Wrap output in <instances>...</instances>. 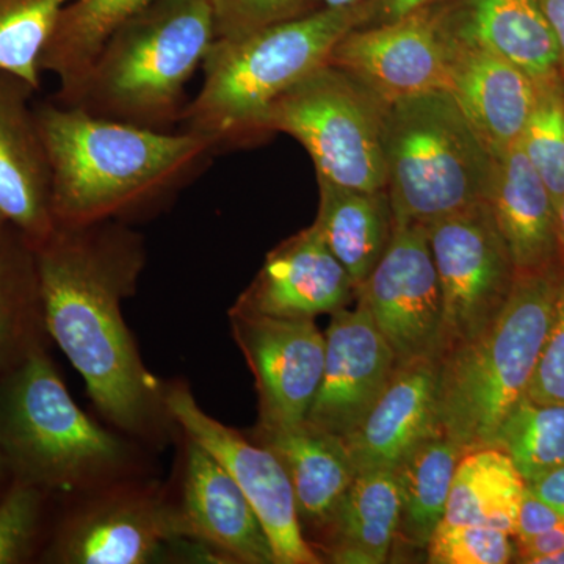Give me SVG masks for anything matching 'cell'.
<instances>
[{
  "label": "cell",
  "mask_w": 564,
  "mask_h": 564,
  "mask_svg": "<svg viewBox=\"0 0 564 564\" xmlns=\"http://www.w3.org/2000/svg\"><path fill=\"white\" fill-rule=\"evenodd\" d=\"M44 326L80 373L99 413L120 433L151 437L172 421L165 389L144 366L122 303L147 265L128 223L55 225L33 247Z\"/></svg>",
  "instance_id": "1"
},
{
  "label": "cell",
  "mask_w": 564,
  "mask_h": 564,
  "mask_svg": "<svg viewBox=\"0 0 564 564\" xmlns=\"http://www.w3.org/2000/svg\"><path fill=\"white\" fill-rule=\"evenodd\" d=\"M50 155L55 225L128 221L169 203L217 148L187 131H151L55 101L35 104Z\"/></svg>",
  "instance_id": "2"
},
{
  "label": "cell",
  "mask_w": 564,
  "mask_h": 564,
  "mask_svg": "<svg viewBox=\"0 0 564 564\" xmlns=\"http://www.w3.org/2000/svg\"><path fill=\"white\" fill-rule=\"evenodd\" d=\"M373 18L372 0H361L240 39L215 40L202 65V90L188 101L181 131L207 137L217 151L262 139V121L272 104L326 65L337 43Z\"/></svg>",
  "instance_id": "3"
},
{
  "label": "cell",
  "mask_w": 564,
  "mask_h": 564,
  "mask_svg": "<svg viewBox=\"0 0 564 564\" xmlns=\"http://www.w3.org/2000/svg\"><path fill=\"white\" fill-rule=\"evenodd\" d=\"M0 455L13 480L44 492L95 491L135 466L128 441L74 402L44 345L0 378Z\"/></svg>",
  "instance_id": "4"
},
{
  "label": "cell",
  "mask_w": 564,
  "mask_h": 564,
  "mask_svg": "<svg viewBox=\"0 0 564 564\" xmlns=\"http://www.w3.org/2000/svg\"><path fill=\"white\" fill-rule=\"evenodd\" d=\"M214 41L212 0H154L111 36L62 106L151 131H177L188 104L185 87Z\"/></svg>",
  "instance_id": "5"
},
{
  "label": "cell",
  "mask_w": 564,
  "mask_h": 564,
  "mask_svg": "<svg viewBox=\"0 0 564 564\" xmlns=\"http://www.w3.org/2000/svg\"><path fill=\"white\" fill-rule=\"evenodd\" d=\"M562 273H516L492 325L437 364V419L463 454L489 447L507 414L529 391L554 317Z\"/></svg>",
  "instance_id": "6"
},
{
  "label": "cell",
  "mask_w": 564,
  "mask_h": 564,
  "mask_svg": "<svg viewBox=\"0 0 564 564\" xmlns=\"http://www.w3.org/2000/svg\"><path fill=\"white\" fill-rule=\"evenodd\" d=\"M383 159L393 223L429 226L488 202L496 159L451 91L386 104Z\"/></svg>",
  "instance_id": "7"
},
{
  "label": "cell",
  "mask_w": 564,
  "mask_h": 564,
  "mask_svg": "<svg viewBox=\"0 0 564 564\" xmlns=\"http://www.w3.org/2000/svg\"><path fill=\"white\" fill-rule=\"evenodd\" d=\"M383 101L326 63L267 111L262 135L293 137L313 159L317 180L351 191H384Z\"/></svg>",
  "instance_id": "8"
},
{
  "label": "cell",
  "mask_w": 564,
  "mask_h": 564,
  "mask_svg": "<svg viewBox=\"0 0 564 564\" xmlns=\"http://www.w3.org/2000/svg\"><path fill=\"white\" fill-rule=\"evenodd\" d=\"M443 292V329L436 362L473 343L510 299L516 269L488 202L426 226Z\"/></svg>",
  "instance_id": "9"
},
{
  "label": "cell",
  "mask_w": 564,
  "mask_h": 564,
  "mask_svg": "<svg viewBox=\"0 0 564 564\" xmlns=\"http://www.w3.org/2000/svg\"><path fill=\"white\" fill-rule=\"evenodd\" d=\"M84 496L58 527L43 562L144 564L166 544L187 541L180 505L159 485L124 478Z\"/></svg>",
  "instance_id": "10"
},
{
  "label": "cell",
  "mask_w": 564,
  "mask_h": 564,
  "mask_svg": "<svg viewBox=\"0 0 564 564\" xmlns=\"http://www.w3.org/2000/svg\"><path fill=\"white\" fill-rule=\"evenodd\" d=\"M165 406L184 436L206 448L242 489L272 543L276 564L322 563L304 536L295 494L280 458L207 414L187 384L169 386Z\"/></svg>",
  "instance_id": "11"
},
{
  "label": "cell",
  "mask_w": 564,
  "mask_h": 564,
  "mask_svg": "<svg viewBox=\"0 0 564 564\" xmlns=\"http://www.w3.org/2000/svg\"><path fill=\"white\" fill-rule=\"evenodd\" d=\"M391 345L399 366L436 361L443 329V292L426 226L393 223L383 258L356 291Z\"/></svg>",
  "instance_id": "12"
},
{
  "label": "cell",
  "mask_w": 564,
  "mask_h": 564,
  "mask_svg": "<svg viewBox=\"0 0 564 564\" xmlns=\"http://www.w3.org/2000/svg\"><path fill=\"white\" fill-rule=\"evenodd\" d=\"M329 63L384 104L451 88L452 39L430 7L348 32Z\"/></svg>",
  "instance_id": "13"
},
{
  "label": "cell",
  "mask_w": 564,
  "mask_h": 564,
  "mask_svg": "<svg viewBox=\"0 0 564 564\" xmlns=\"http://www.w3.org/2000/svg\"><path fill=\"white\" fill-rule=\"evenodd\" d=\"M259 395V429L306 422L325 366V334L313 318H280L229 311Z\"/></svg>",
  "instance_id": "14"
},
{
  "label": "cell",
  "mask_w": 564,
  "mask_h": 564,
  "mask_svg": "<svg viewBox=\"0 0 564 564\" xmlns=\"http://www.w3.org/2000/svg\"><path fill=\"white\" fill-rule=\"evenodd\" d=\"M332 315L321 386L306 423L344 441L372 410L399 362L361 302Z\"/></svg>",
  "instance_id": "15"
},
{
  "label": "cell",
  "mask_w": 564,
  "mask_h": 564,
  "mask_svg": "<svg viewBox=\"0 0 564 564\" xmlns=\"http://www.w3.org/2000/svg\"><path fill=\"white\" fill-rule=\"evenodd\" d=\"M36 91L0 70V214L32 247L55 229L50 155L32 104Z\"/></svg>",
  "instance_id": "16"
},
{
  "label": "cell",
  "mask_w": 564,
  "mask_h": 564,
  "mask_svg": "<svg viewBox=\"0 0 564 564\" xmlns=\"http://www.w3.org/2000/svg\"><path fill=\"white\" fill-rule=\"evenodd\" d=\"M180 510L187 540L221 562L276 564L272 543L231 475L191 437H185Z\"/></svg>",
  "instance_id": "17"
},
{
  "label": "cell",
  "mask_w": 564,
  "mask_h": 564,
  "mask_svg": "<svg viewBox=\"0 0 564 564\" xmlns=\"http://www.w3.org/2000/svg\"><path fill=\"white\" fill-rule=\"evenodd\" d=\"M356 295L343 263L314 226L269 252L261 272L232 310L280 318H314L344 310Z\"/></svg>",
  "instance_id": "18"
},
{
  "label": "cell",
  "mask_w": 564,
  "mask_h": 564,
  "mask_svg": "<svg viewBox=\"0 0 564 564\" xmlns=\"http://www.w3.org/2000/svg\"><path fill=\"white\" fill-rule=\"evenodd\" d=\"M451 39L448 91L489 154L499 159L521 140L540 87L529 74L491 51Z\"/></svg>",
  "instance_id": "19"
},
{
  "label": "cell",
  "mask_w": 564,
  "mask_h": 564,
  "mask_svg": "<svg viewBox=\"0 0 564 564\" xmlns=\"http://www.w3.org/2000/svg\"><path fill=\"white\" fill-rule=\"evenodd\" d=\"M443 432L437 419V364H402L361 425L344 445L356 474L393 470L425 437Z\"/></svg>",
  "instance_id": "20"
},
{
  "label": "cell",
  "mask_w": 564,
  "mask_h": 564,
  "mask_svg": "<svg viewBox=\"0 0 564 564\" xmlns=\"http://www.w3.org/2000/svg\"><path fill=\"white\" fill-rule=\"evenodd\" d=\"M488 204L516 273L554 269L560 256L554 203L521 144L496 159Z\"/></svg>",
  "instance_id": "21"
},
{
  "label": "cell",
  "mask_w": 564,
  "mask_h": 564,
  "mask_svg": "<svg viewBox=\"0 0 564 564\" xmlns=\"http://www.w3.org/2000/svg\"><path fill=\"white\" fill-rule=\"evenodd\" d=\"M443 20L454 39L513 63L538 85L555 79L562 57L540 0H463Z\"/></svg>",
  "instance_id": "22"
},
{
  "label": "cell",
  "mask_w": 564,
  "mask_h": 564,
  "mask_svg": "<svg viewBox=\"0 0 564 564\" xmlns=\"http://www.w3.org/2000/svg\"><path fill=\"white\" fill-rule=\"evenodd\" d=\"M254 441L270 448L284 466L302 527L323 532L356 475L344 441L306 422L291 429L258 426Z\"/></svg>",
  "instance_id": "23"
},
{
  "label": "cell",
  "mask_w": 564,
  "mask_h": 564,
  "mask_svg": "<svg viewBox=\"0 0 564 564\" xmlns=\"http://www.w3.org/2000/svg\"><path fill=\"white\" fill-rule=\"evenodd\" d=\"M317 181L321 203L313 226L358 291L392 239L393 215L388 193L351 191Z\"/></svg>",
  "instance_id": "24"
},
{
  "label": "cell",
  "mask_w": 564,
  "mask_h": 564,
  "mask_svg": "<svg viewBox=\"0 0 564 564\" xmlns=\"http://www.w3.org/2000/svg\"><path fill=\"white\" fill-rule=\"evenodd\" d=\"M400 524L393 470H367L352 478L323 530L334 563L381 564L391 555Z\"/></svg>",
  "instance_id": "25"
},
{
  "label": "cell",
  "mask_w": 564,
  "mask_h": 564,
  "mask_svg": "<svg viewBox=\"0 0 564 564\" xmlns=\"http://www.w3.org/2000/svg\"><path fill=\"white\" fill-rule=\"evenodd\" d=\"M152 2L70 0L58 14L40 55L41 74L50 73L58 80L52 101L68 102L111 36Z\"/></svg>",
  "instance_id": "26"
},
{
  "label": "cell",
  "mask_w": 564,
  "mask_h": 564,
  "mask_svg": "<svg viewBox=\"0 0 564 564\" xmlns=\"http://www.w3.org/2000/svg\"><path fill=\"white\" fill-rule=\"evenodd\" d=\"M46 336L35 250L6 223L0 226V378Z\"/></svg>",
  "instance_id": "27"
},
{
  "label": "cell",
  "mask_w": 564,
  "mask_h": 564,
  "mask_svg": "<svg viewBox=\"0 0 564 564\" xmlns=\"http://www.w3.org/2000/svg\"><path fill=\"white\" fill-rule=\"evenodd\" d=\"M463 455L447 434L437 432L411 448L393 467L400 496L397 540L402 538L413 547H426L434 530L444 521L452 481Z\"/></svg>",
  "instance_id": "28"
},
{
  "label": "cell",
  "mask_w": 564,
  "mask_h": 564,
  "mask_svg": "<svg viewBox=\"0 0 564 564\" xmlns=\"http://www.w3.org/2000/svg\"><path fill=\"white\" fill-rule=\"evenodd\" d=\"M525 488L510 456L499 448L467 452L456 466L444 521L491 527L514 538Z\"/></svg>",
  "instance_id": "29"
},
{
  "label": "cell",
  "mask_w": 564,
  "mask_h": 564,
  "mask_svg": "<svg viewBox=\"0 0 564 564\" xmlns=\"http://www.w3.org/2000/svg\"><path fill=\"white\" fill-rule=\"evenodd\" d=\"M489 447L510 456L532 484L564 464V403H538L524 397L494 434Z\"/></svg>",
  "instance_id": "30"
},
{
  "label": "cell",
  "mask_w": 564,
  "mask_h": 564,
  "mask_svg": "<svg viewBox=\"0 0 564 564\" xmlns=\"http://www.w3.org/2000/svg\"><path fill=\"white\" fill-rule=\"evenodd\" d=\"M70 0H0V70L41 87L40 55Z\"/></svg>",
  "instance_id": "31"
},
{
  "label": "cell",
  "mask_w": 564,
  "mask_h": 564,
  "mask_svg": "<svg viewBox=\"0 0 564 564\" xmlns=\"http://www.w3.org/2000/svg\"><path fill=\"white\" fill-rule=\"evenodd\" d=\"M538 87L536 106L519 144L551 193L556 212L564 193V101L554 80Z\"/></svg>",
  "instance_id": "32"
},
{
  "label": "cell",
  "mask_w": 564,
  "mask_h": 564,
  "mask_svg": "<svg viewBox=\"0 0 564 564\" xmlns=\"http://www.w3.org/2000/svg\"><path fill=\"white\" fill-rule=\"evenodd\" d=\"M426 556L432 564H505L516 556L514 538L484 525L451 524L434 530Z\"/></svg>",
  "instance_id": "33"
},
{
  "label": "cell",
  "mask_w": 564,
  "mask_h": 564,
  "mask_svg": "<svg viewBox=\"0 0 564 564\" xmlns=\"http://www.w3.org/2000/svg\"><path fill=\"white\" fill-rule=\"evenodd\" d=\"M44 491L13 480L0 499V564L28 562L39 538Z\"/></svg>",
  "instance_id": "34"
},
{
  "label": "cell",
  "mask_w": 564,
  "mask_h": 564,
  "mask_svg": "<svg viewBox=\"0 0 564 564\" xmlns=\"http://www.w3.org/2000/svg\"><path fill=\"white\" fill-rule=\"evenodd\" d=\"M318 0H212L215 40L240 39L321 9Z\"/></svg>",
  "instance_id": "35"
},
{
  "label": "cell",
  "mask_w": 564,
  "mask_h": 564,
  "mask_svg": "<svg viewBox=\"0 0 564 564\" xmlns=\"http://www.w3.org/2000/svg\"><path fill=\"white\" fill-rule=\"evenodd\" d=\"M527 397L538 403H564V274L556 292L554 317L538 358Z\"/></svg>",
  "instance_id": "36"
},
{
  "label": "cell",
  "mask_w": 564,
  "mask_h": 564,
  "mask_svg": "<svg viewBox=\"0 0 564 564\" xmlns=\"http://www.w3.org/2000/svg\"><path fill=\"white\" fill-rule=\"evenodd\" d=\"M563 519L562 511L555 510L525 488L516 521L514 541L532 540L538 534L554 529Z\"/></svg>",
  "instance_id": "37"
},
{
  "label": "cell",
  "mask_w": 564,
  "mask_h": 564,
  "mask_svg": "<svg viewBox=\"0 0 564 564\" xmlns=\"http://www.w3.org/2000/svg\"><path fill=\"white\" fill-rule=\"evenodd\" d=\"M516 562L536 564L543 556L564 551V519L549 532L538 534L532 540L514 541Z\"/></svg>",
  "instance_id": "38"
},
{
  "label": "cell",
  "mask_w": 564,
  "mask_h": 564,
  "mask_svg": "<svg viewBox=\"0 0 564 564\" xmlns=\"http://www.w3.org/2000/svg\"><path fill=\"white\" fill-rule=\"evenodd\" d=\"M527 489L564 514V464L527 485Z\"/></svg>",
  "instance_id": "39"
},
{
  "label": "cell",
  "mask_w": 564,
  "mask_h": 564,
  "mask_svg": "<svg viewBox=\"0 0 564 564\" xmlns=\"http://www.w3.org/2000/svg\"><path fill=\"white\" fill-rule=\"evenodd\" d=\"M375 7L373 21H393L406 17L415 10L425 9L433 0H372Z\"/></svg>",
  "instance_id": "40"
},
{
  "label": "cell",
  "mask_w": 564,
  "mask_h": 564,
  "mask_svg": "<svg viewBox=\"0 0 564 564\" xmlns=\"http://www.w3.org/2000/svg\"><path fill=\"white\" fill-rule=\"evenodd\" d=\"M545 18L551 22L552 31L558 43L560 57L564 65V0H540Z\"/></svg>",
  "instance_id": "41"
},
{
  "label": "cell",
  "mask_w": 564,
  "mask_h": 564,
  "mask_svg": "<svg viewBox=\"0 0 564 564\" xmlns=\"http://www.w3.org/2000/svg\"><path fill=\"white\" fill-rule=\"evenodd\" d=\"M556 231H558L560 258H562L564 265V193L558 210H556Z\"/></svg>",
  "instance_id": "42"
},
{
  "label": "cell",
  "mask_w": 564,
  "mask_h": 564,
  "mask_svg": "<svg viewBox=\"0 0 564 564\" xmlns=\"http://www.w3.org/2000/svg\"><path fill=\"white\" fill-rule=\"evenodd\" d=\"M322 3V9H345V7L356 6L361 0H318Z\"/></svg>",
  "instance_id": "43"
},
{
  "label": "cell",
  "mask_w": 564,
  "mask_h": 564,
  "mask_svg": "<svg viewBox=\"0 0 564 564\" xmlns=\"http://www.w3.org/2000/svg\"><path fill=\"white\" fill-rule=\"evenodd\" d=\"M536 564H564V551L556 552V554L543 556L538 560Z\"/></svg>",
  "instance_id": "44"
},
{
  "label": "cell",
  "mask_w": 564,
  "mask_h": 564,
  "mask_svg": "<svg viewBox=\"0 0 564 564\" xmlns=\"http://www.w3.org/2000/svg\"><path fill=\"white\" fill-rule=\"evenodd\" d=\"M7 473L6 463H3L2 455H0V478Z\"/></svg>",
  "instance_id": "45"
},
{
  "label": "cell",
  "mask_w": 564,
  "mask_h": 564,
  "mask_svg": "<svg viewBox=\"0 0 564 564\" xmlns=\"http://www.w3.org/2000/svg\"><path fill=\"white\" fill-rule=\"evenodd\" d=\"M6 223H9L6 220V218L2 217V214H0V226L6 225Z\"/></svg>",
  "instance_id": "46"
}]
</instances>
